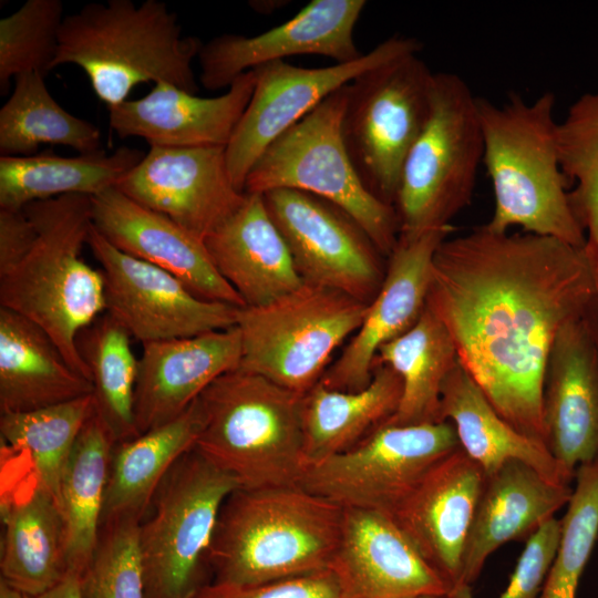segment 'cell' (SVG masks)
I'll list each match as a JSON object with an SVG mask.
<instances>
[{
    "label": "cell",
    "mask_w": 598,
    "mask_h": 598,
    "mask_svg": "<svg viewBox=\"0 0 598 598\" xmlns=\"http://www.w3.org/2000/svg\"><path fill=\"white\" fill-rule=\"evenodd\" d=\"M597 295L584 248L483 225L441 243L426 306L496 412L544 444L543 382L550 348Z\"/></svg>",
    "instance_id": "obj_1"
},
{
    "label": "cell",
    "mask_w": 598,
    "mask_h": 598,
    "mask_svg": "<svg viewBox=\"0 0 598 598\" xmlns=\"http://www.w3.org/2000/svg\"><path fill=\"white\" fill-rule=\"evenodd\" d=\"M35 236L14 260L0 265V307L41 328L69 364L91 381L76 338L105 312L101 270L81 256L93 226L91 197L65 195L29 204Z\"/></svg>",
    "instance_id": "obj_2"
},
{
    "label": "cell",
    "mask_w": 598,
    "mask_h": 598,
    "mask_svg": "<svg viewBox=\"0 0 598 598\" xmlns=\"http://www.w3.org/2000/svg\"><path fill=\"white\" fill-rule=\"evenodd\" d=\"M483 136V164L494 192V213L485 226L496 233L553 237L584 248L586 236L570 203L561 171L554 118L555 95L533 102L511 93L503 104L476 97Z\"/></svg>",
    "instance_id": "obj_3"
},
{
    "label": "cell",
    "mask_w": 598,
    "mask_h": 598,
    "mask_svg": "<svg viewBox=\"0 0 598 598\" xmlns=\"http://www.w3.org/2000/svg\"><path fill=\"white\" fill-rule=\"evenodd\" d=\"M342 519V507L299 485L236 488L208 554L214 581L248 586L328 570Z\"/></svg>",
    "instance_id": "obj_4"
},
{
    "label": "cell",
    "mask_w": 598,
    "mask_h": 598,
    "mask_svg": "<svg viewBox=\"0 0 598 598\" xmlns=\"http://www.w3.org/2000/svg\"><path fill=\"white\" fill-rule=\"evenodd\" d=\"M202 45L198 38L182 35L177 16L163 1L91 2L64 17L53 68H80L109 109L145 82L196 93L193 61Z\"/></svg>",
    "instance_id": "obj_5"
},
{
    "label": "cell",
    "mask_w": 598,
    "mask_h": 598,
    "mask_svg": "<svg viewBox=\"0 0 598 598\" xmlns=\"http://www.w3.org/2000/svg\"><path fill=\"white\" fill-rule=\"evenodd\" d=\"M302 398L261 375L229 371L198 398L194 450L238 488L298 485L306 468Z\"/></svg>",
    "instance_id": "obj_6"
},
{
    "label": "cell",
    "mask_w": 598,
    "mask_h": 598,
    "mask_svg": "<svg viewBox=\"0 0 598 598\" xmlns=\"http://www.w3.org/2000/svg\"><path fill=\"white\" fill-rule=\"evenodd\" d=\"M347 100L348 84L274 141L250 168L244 193L295 189L326 199L350 215L389 257L400 235L398 215L369 192L350 158L342 134Z\"/></svg>",
    "instance_id": "obj_7"
},
{
    "label": "cell",
    "mask_w": 598,
    "mask_h": 598,
    "mask_svg": "<svg viewBox=\"0 0 598 598\" xmlns=\"http://www.w3.org/2000/svg\"><path fill=\"white\" fill-rule=\"evenodd\" d=\"M483 150L476 96L460 75L434 73L430 116L399 182V236L451 226L471 203Z\"/></svg>",
    "instance_id": "obj_8"
},
{
    "label": "cell",
    "mask_w": 598,
    "mask_h": 598,
    "mask_svg": "<svg viewBox=\"0 0 598 598\" xmlns=\"http://www.w3.org/2000/svg\"><path fill=\"white\" fill-rule=\"evenodd\" d=\"M368 305L303 282L267 305L239 308L238 369L305 395L320 382L333 352L358 331Z\"/></svg>",
    "instance_id": "obj_9"
},
{
    "label": "cell",
    "mask_w": 598,
    "mask_h": 598,
    "mask_svg": "<svg viewBox=\"0 0 598 598\" xmlns=\"http://www.w3.org/2000/svg\"><path fill=\"white\" fill-rule=\"evenodd\" d=\"M235 481L194 448L158 486L140 524L146 598H192Z\"/></svg>",
    "instance_id": "obj_10"
},
{
    "label": "cell",
    "mask_w": 598,
    "mask_h": 598,
    "mask_svg": "<svg viewBox=\"0 0 598 598\" xmlns=\"http://www.w3.org/2000/svg\"><path fill=\"white\" fill-rule=\"evenodd\" d=\"M433 76L414 52L348 84L342 120L348 153L369 192L393 207L405 158L430 116Z\"/></svg>",
    "instance_id": "obj_11"
},
{
    "label": "cell",
    "mask_w": 598,
    "mask_h": 598,
    "mask_svg": "<svg viewBox=\"0 0 598 598\" xmlns=\"http://www.w3.org/2000/svg\"><path fill=\"white\" fill-rule=\"evenodd\" d=\"M457 448L447 421L385 423L354 447L307 465L298 485L342 508L391 515L424 475Z\"/></svg>",
    "instance_id": "obj_12"
},
{
    "label": "cell",
    "mask_w": 598,
    "mask_h": 598,
    "mask_svg": "<svg viewBox=\"0 0 598 598\" xmlns=\"http://www.w3.org/2000/svg\"><path fill=\"white\" fill-rule=\"evenodd\" d=\"M421 50L419 40L393 35L352 62L302 68L276 61L255 69L252 95L226 145L235 186L244 192L246 177L264 151L332 93L369 69Z\"/></svg>",
    "instance_id": "obj_13"
},
{
    "label": "cell",
    "mask_w": 598,
    "mask_h": 598,
    "mask_svg": "<svg viewBox=\"0 0 598 598\" xmlns=\"http://www.w3.org/2000/svg\"><path fill=\"white\" fill-rule=\"evenodd\" d=\"M262 197L303 282L365 303L377 296L385 275L384 256L350 215L300 190L274 189Z\"/></svg>",
    "instance_id": "obj_14"
},
{
    "label": "cell",
    "mask_w": 598,
    "mask_h": 598,
    "mask_svg": "<svg viewBox=\"0 0 598 598\" xmlns=\"http://www.w3.org/2000/svg\"><path fill=\"white\" fill-rule=\"evenodd\" d=\"M87 246L104 277L105 312L142 344L237 324L239 308L197 297L169 272L115 248L94 226Z\"/></svg>",
    "instance_id": "obj_15"
},
{
    "label": "cell",
    "mask_w": 598,
    "mask_h": 598,
    "mask_svg": "<svg viewBox=\"0 0 598 598\" xmlns=\"http://www.w3.org/2000/svg\"><path fill=\"white\" fill-rule=\"evenodd\" d=\"M364 0H312L291 19L254 37L224 33L203 43L199 81L209 91L228 89L241 74L301 54L347 63L363 55L354 28Z\"/></svg>",
    "instance_id": "obj_16"
},
{
    "label": "cell",
    "mask_w": 598,
    "mask_h": 598,
    "mask_svg": "<svg viewBox=\"0 0 598 598\" xmlns=\"http://www.w3.org/2000/svg\"><path fill=\"white\" fill-rule=\"evenodd\" d=\"M205 239L245 199L230 176L226 146H151L116 186Z\"/></svg>",
    "instance_id": "obj_17"
},
{
    "label": "cell",
    "mask_w": 598,
    "mask_h": 598,
    "mask_svg": "<svg viewBox=\"0 0 598 598\" xmlns=\"http://www.w3.org/2000/svg\"><path fill=\"white\" fill-rule=\"evenodd\" d=\"M452 230L447 226L399 236L360 328L319 383L332 390L359 391L371 382L379 349L412 328L424 311L435 252Z\"/></svg>",
    "instance_id": "obj_18"
},
{
    "label": "cell",
    "mask_w": 598,
    "mask_h": 598,
    "mask_svg": "<svg viewBox=\"0 0 598 598\" xmlns=\"http://www.w3.org/2000/svg\"><path fill=\"white\" fill-rule=\"evenodd\" d=\"M329 570L339 598H419L450 589L384 513L343 508L341 533Z\"/></svg>",
    "instance_id": "obj_19"
},
{
    "label": "cell",
    "mask_w": 598,
    "mask_h": 598,
    "mask_svg": "<svg viewBox=\"0 0 598 598\" xmlns=\"http://www.w3.org/2000/svg\"><path fill=\"white\" fill-rule=\"evenodd\" d=\"M485 474L461 448L437 462L390 515L454 594ZM467 588V587H466Z\"/></svg>",
    "instance_id": "obj_20"
},
{
    "label": "cell",
    "mask_w": 598,
    "mask_h": 598,
    "mask_svg": "<svg viewBox=\"0 0 598 598\" xmlns=\"http://www.w3.org/2000/svg\"><path fill=\"white\" fill-rule=\"evenodd\" d=\"M91 203L94 228L115 248L169 272L199 298L245 307L215 268L204 239L117 187Z\"/></svg>",
    "instance_id": "obj_21"
},
{
    "label": "cell",
    "mask_w": 598,
    "mask_h": 598,
    "mask_svg": "<svg viewBox=\"0 0 598 598\" xmlns=\"http://www.w3.org/2000/svg\"><path fill=\"white\" fill-rule=\"evenodd\" d=\"M544 444L575 476L598 458V346L582 317L557 333L543 382Z\"/></svg>",
    "instance_id": "obj_22"
},
{
    "label": "cell",
    "mask_w": 598,
    "mask_h": 598,
    "mask_svg": "<svg viewBox=\"0 0 598 598\" xmlns=\"http://www.w3.org/2000/svg\"><path fill=\"white\" fill-rule=\"evenodd\" d=\"M240 359L237 326L144 343L135 385L137 434L179 416L218 377L238 369Z\"/></svg>",
    "instance_id": "obj_23"
},
{
    "label": "cell",
    "mask_w": 598,
    "mask_h": 598,
    "mask_svg": "<svg viewBox=\"0 0 598 598\" xmlns=\"http://www.w3.org/2000/svg\"><path fill=\"white\" fill-rule=\"evenodd\" d=\"M255 87V71L237 78L221 95L202 97L167 82L109 107L110 128L121 138L137 137L150 146H226Z\"/></svg>",
    "instance_id": "obj_24"
},
{
    "label": "cell",
    "mask_w": 598,
    "mask_h": 598,
    "mask_svg": "<svg viewBox=\"0 0 598 598\" xmlns=\"http://www.w3.org/2000/svg\"><path fill=\"white\" fill-rule=\"evenodd\" d=\"M570 485L548 480L532 466L509 461L485 475L466 540L462 587H472L502 545L527 539L567 505Z\"/></svg>",
    "instance_id": "obj_25"
},
{
    "label": "cell",
    "mask_w": 598,
    "mask_h": 598,
    "mask_svg": "<svg viewBox=\"0 0 598 598\" xmlns=\"http://www.w3.org/2000/svg\"><path fill=\"white\" fill-rule=\"evenodd\" d=\"M204 241L215 268L245 307L267 305L303 283L262 195L246 194Z\"/></svg>",
    "instance_id": "obj_26"
},
{
    "label": "cell",
    "mask_w": 598,
    "mask_h": 598,
    "mask_svg": "<svg viewBox=\"0 0 598 598\" xmlns=\"http://www.w3.org/2000/svg\"><path fill=\"white\" fill-rule=\"evenodd\" d=\"M52 339L24 317L0 307V412L21 413L90 395Z\"/></svg>",
    "instance_id": "obj_27"
},
{
    "label": "cell",
    "mask_w": 598,
    "mask_h": 598,
    "mask_svg": "<svg viewBox=\"0 0 598 598\" xmlns=\"http://www.w3.org/2000/svg\"><path fill=\"white\" fill-rule=\"evenodd\" d=\"M2 503L1 580L29 598L35 597L69 573L60 506L31 477L25 487Z\"/></svg>",
    "instance_id": "obj_28"
},
{
    "label": "cell",
    "mask_w": 598,
    "mask_h": 598,
    "mask_svg": "<svg viewBox=\"0 0 598 598\" xmlns=\"http://www.w3.org/2000/svg\"><path fill=\"white\" fill-rule=\"evenodd\" d=\"M441 420L454 426L460 448L485 475L519 461L558 484L570 485L575 477L545 444L522 434L496 412L458 359L442 385Z\"/></svg>",
    "instance_id": "obj_29"
},
{
    "label": "cell",
    "mask_w": 598,
    "mask_h": 598,
    "mask_svg": "<svg viewBox=\"0 0 598 598\" xmlns=\"http://www.w3.org/2000/svg\"><path fill=\"white\" fill-rule=\"evenodd\" d=\"M402 380L388 364L374 361L371 382L359 391L315 385L302 398L306 466L343 453L388 423L402 398Z\"/></svg>",
    "instance_id": "obj_30"
},
{
    "label": "cell",
    "mask_w": 598,
    "mask_h": 598,
    "mask_svg": "<svg viewBox=\"0 0 598 598\" xmlns=\"http://www.w3.org/2000/svg\"><path fill=\"white\" fill-rule=\"evenodd\" d=\"M200 429L202 412L197 399L173 421L116 443L111 457L102 527L125 519L142 522L164 477L195 447Z\"/></svg>",
    "instance_id": "obj_31"
},
{
    "label": "cell",
    "mask_w": 598,
    "mask_h": 598,
    "mask_svg": "<svg viewBox=\"0 0 598 598\" xmlns=\"http://www.w3.org/2000/svg\"><path fill=\"white\" fill-rule=\"evenodd\" d=\"M144 153L121 146L64 157L51 153L0 156V209L22 210L31 203L65 195L93 197L116 187Z\"/></svg>",
    "instance_id": "obj_32"
},
{
    "label": "cell",
    "mask_w": 598,
    "mask_h": 598,
    "mask_svg": "<svg viewBox=\"0 0 598 598\" xmlns=\"http://www.w3.org/2000/svg\"><path fill=\"white\" fill-rule=\"evenodd\" d=\"M116 442L95 413L82 427L60 485L69 571L82 576L99 542L111 457Z\"/></svg>",
    "instance_id": "obj_33"
},
{
    "label": "cell",
    "mask_w": 598,
    "mask_h": 598,
    "mask_svg": "<svg viewBox=\"0 0 598 598\" xmlns=\"http://www.w3.org/2000/svg\"><path fill=\"white\" fill-rule=\"evenodd\" d=\"M375 361L390 365L403 385L399 409L388 423L442 422V385L457 354L448 331L427 306L412 328L379 349Z\"/></svg>",
    "instance_id": "obj_34"
},
{
    "label": "cell",
    "mask_w": 598,
    "mask_h": 598,
    "mask_svg": "<svg viewBox=\"0 0 598 598\" xmlns=\"http://www.w3.org/2000/svg\"><path fill=\"white\" fill-rule=\"evenodd\" d=\"M42 144L68 146L79 154L102 148L100 128L63 109L44 75L27 72L14 79L13 91L0 109V154L33 155Z\"/></svg>",
    "instance_id": "obj_35"
},
{
    "label": "cell",
    "mask_w": 598,
    "mask_h": 598,
    "mask_svg": "<svg viewBox=\"0 0 598 598\" xmlns=\"http://www.w3.org/2000/svg\"><path fill=\"white\" fill-rule=\"evenodd\" d=\"M131 338L107 312L76 338L79 353L90 372L95 413L116 443L138 435L134 416L138 359Z\"/></svg>",
    "instance_id": "obj_36"
},
{
    "label": "cell",
    "mask_w": 598,
    "mask_h": 598,
    "mask_svg": "<svg viewBox=\"0 0 598 598\" xmlns=\"http://www.w3.org/2000/svg\"><path fill=\"white\" fill-rule=\"evenodd\" d=\"M94 412L92 394L21 413H1L2 448L18 452L31 465V478L60 506L62 475L85 422Z\"/></svg>",
    "instance_id": "obj_37"
},
{
    "label": "cell",
    "mask_w": 598,
    "mask_h": 598,
    "mask_svg": "<svg viewBox=\"0 0 598 598\" xmlns=\"http://www.w3.org/2000/svg\"><path fill=\"white\" fill-rule=\"evenodd\" d=\"M557 151L568 182L569 203L582 228L598 289V91L582 94L557 123Z\"/></svg>",
    "instance_id": "obj_38"
},
{
    "label": "cell",
    "mask_w": 598,
    "mask_h": 598,
    "mask_svg": "<svg viewBox=\"0 0 598 598\" xmlns=\"http://www.w3.org/2000/svg\"><path fill=\"white\" fill-rule=\"evenodd\" d=\"M575 487L560 519V536L539 598H577L598 538V458L575 472Z\"/></svg>",
    "instance_id": "obj_39"
},
{
    "label": "cell",
    "mask_w": 598,
    "mask_h": 598,
    "mask_svg": "<svg viewBox=\"0 0 598 598\" xmlns=\"http://www.w3.org/2000/svg\"><path fill=\"white\" fill-rule=\"evenodd\" d=\"M64 17L61 0H28L0 20L1 93L20 74L54 69Z\"/></svg>",
    "instance_id": "obj_40"
},
{
    "label": "cell",
    "mask_w": 598,
    "mask_h": 598,
    "mask_svg": "<svg viewBox=\"0 0 598 598\" xmlns=\"http://www.w3.org/2000/svg\"><path fill=\"white\" fill-rule=\"evenodd\" d=\"M140 524L125 519L102 527L81 576L84 598H146Z\"/></svg>",
    "instance_id": "obj_41"
},
{
    "label": "cell",
    "mask_w": 598,
    "mask_h": 598,
    "mask_svg": "<svg viewBox=\"0 0 598 598\" xmlns=\"http://www.w3.org/2000/svg\"><path fill=\"white\" fill-rule=\"evenodd\" d=\"M559 536L560 519L556 517L532 534L526 539L507 587L497 598H539L557 550Z\"/></svg>",
    "instance_id": "obj_42"
},
{
    "label": "cell",
    "mask_w": 598,
    "mask_h": 598,
    "mask_svg": "<svg viewBox=\"0 0 598 598\" xmlns=\"http://www.w3.org/2000/svg\"><path fill=\"white\" fill-rule=\"evenodd\" d=\"M192 598H339L333 574L328 569L258 585H202Z\"/></svg>",
    "instance_id": "obj_43"
},
{
    "label": "cell",
    "mask_w": 598,
    "mask_h": 598,
    "mask_svg": "<svg viewBox=\"0 0 598 598\" xmlns=\"http://www.w3.org/2000/svg\"><path fill=\"white\" fill-rule=\"evenodd\" d=\"M30 598H84L82 594L81 575L69 571L54 587L41 595Z\"/></svg>",
    "instance_id": "obj_44"
},
{
    "label": "cell",
    "mask_w": 598,
    "mask_h": 598,
    "mask_svg": "<svg viewBox=\"0 0 598 598\" xmlns=\"http://www.w3.org/2000/svg\"><path fill=\"white\" fill-rule=\"evenodd\" d=\"M582 321L585 322L589 333L598 346V295L589 302L582 315Z\"/></svg>",
    "instance_id": "obj_45"
},
{
    "label": "cell",
    "mask_w": 598,
    "mask_h": 598,
    "mask_svg": "<svg viewBox=\"0 0 598 598\" xmlns=\"http://www.w3.org/2000/svg\"><path fill=\"white\" fill-rule=\"evenodd\" d=\"M0 598H28L20 591L7 585L3 580L0 581Z\"/></svg>",
    "instance_id": "obj_46"
},
{
    "label": "cell",
    "mask_w": 598,
    "mask_h": 598,
    "mask_svg": "<svg viewBox=\"0 0 598 598\" xmlns=\"http://www.w3.org/2000/svg\"><path fill=\"white\" fill-rule=\"evenodd\" d=\"M472 591L471 588H463L454 594L448 595H436V596H423L419 598H472Z\"/></svg>",
    "instance_id": "obj_47"
}]
</instances>
